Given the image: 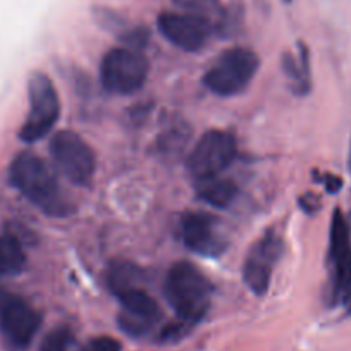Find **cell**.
I'll return each mask as SVG.
<instances>
[{
	"mask_svg": "<svg viewBox=\"0 0 351 351\" xmlns=\"http://www.w3.org/2000/svg\"><path fill=\"white\" fill-rule=\"evenodd\" d=\"M9 180L31 204L50 216H65L69 202L64 197L57 177L36 154L24 151L17 154L9 168Z\"/></svg>",
	"mask_w": 351,
	"mask_h": 351,
	"instance_id": "obj_1",
	"label": "cell"
},
{
	"mask_svg": "<svg viewBox=\"0 0 351 351\" xmlns=\"http://www.w3.org/2000/svg\"><path fill=\"white\" fill-rule=\"evenodd\" d=\"M165 298L184 322L194 324L208 314L211 304V283L191 263H177L165 280Z\"/></svg>",
	"mask_w": 351,
	"mask_h": 351,
	"instance_id": "obj_2",
	"label": "cell"
},
{
	"mask_svg": "<svg viewBox=\"0 0 351 351\" xmlns=\"http://www.w3.org/2000/svg\"><path fill=\"white\" fill-rule=\"evenodd\" d=\"M27 98H29V112L19 130L21 141L33 144L43 139L60 115V101H58L57 89L43 72L31 74L27 82Z\"/></svg>",
	"mask_w": 351,
	"mask_h": 351,
	"instance_id": "obj_3",
	"label": "cell"
},
{
	"mask_svg": "<svg viewBox=\"0 0 351 351\" xmlns=\"http://www.w3.org/2000/svg\"><path fill=\"white\" fill-rule=\"evenodd\" d=\"M259 60L247 48L226 50L204 74L206 88L218 96H233L249 86L256 75Z\"/></svg>",
	"mask_w": 351,
	"mask_h": 351,
	"instance_id": "obj_4",
	"label": "cell"
},
{
	"mask_svg": "<svg viewBox=\"0 0 351 351\" xmlns=\"http://www.w3.org/2000/svg\"><path fill=\"white\" fill-rule=\"evenodd\" d=\"M149 64L139 48H113L101 62V82L105 89L117 95H130L143 88Z\"/></svg>",
	"mask_w": 351,
	"mask_h": 351,
	"instance_id": "obj_5",
	"label": "cell"
},
{
	"mask_svg": "<svg viewBox=\"0 0 351 351\" xmlns=\"http://www.w3.org/2000/svg\"><path fill=\"white\" fill-rule=\"evenodd\" d=\"M55 167L74 185L88 187L95 177L96 161L91 147L72 130H60L50 143Z\"/></svg>",
	"mask_w": 351,
	"mask_h": 351,
	"instance_id": "obj_6",
	"label": "cell"
},
{
	"mask_svg": "<svg viewBox=\"0 0 351 351\" xmlns=\"http://www.w3.org/2000/svg\"><path fill=\"white\" fill-rule=\"evenodd\" d=\"M41 317L24 298L0 290V338L10 351H23L40 329Z\"/></svg>",
	"mask_w": 351,
	"mask_h": 351,
	"instance_id": "obj_7",
	"label": "cell"
},
{
	"mask_svg": "<svg viewBox=\"0 0 351 351\" xmlns=\"http://www.w3.org/2000/svg\"><path fill=\"white\" fill-rule=\"evenodd\" d=\"M237 156V141L225 130H209L199 139L187 160V168L195 180L218 177L233 163Z\"/></svg>",
	"mask_w": 351,
	"mask_h": 351,
	"instance_id": "obj_8",
	"label": "cell"
},
{
	"mask_svg": "<svg viewBox=\"0 0 351 351\" xmlns=\"http://www.w3.org/2000/svg\"><path fill=\"white\" fill-rule=\"evenodd\" d=\"M332 298L351 307V223L336 209L329 233Z\"/></svg>",
	"mask_w": 351,
	"mask_h": 351,
	"instance_id": "obj_9",
	"label": "cell"
},
{
	"mask_svg": "<svg viewBox=\"0 0 351 351\" xmlns=\"http://www.w3.org/2000/svg\"><path fill=\"white\" fill-rule=\"evenodd\" d=\"M182 240L192 252L204 257H218L228 247L225 232L218 219L208 213L191 211L182 216Z\"/></svg>",
	"mask_w": 351,
	"mask_h": 351,
	"instance_id": "obj_10",
	"label": "cell"
},
{
	"mask_svg": "<svg viewBox=\"0 0 351 351\" xmlns=\"http://www.w3.org/2000/svg\"><path fill=\"white\" fill-rule=\"evenodd\" d=\"M158 29L175 47L187 51H197L211 38L213 23L195 14L163 12L158 17Z\"/></svg>",
	"mask_w": 351,
	"mask_h": 351,
	"instance_id": "obj_11",
	"label": "cell"
},
{
	"mask_svg": "<svg viewBox=\"0 0 351 351\" xmlns=\"http://www.w3.org/2000/svg\"><path fill=\"white\" fill-rule=\"evenodd\" d=\"M281 254H283V242L274 232L266 233L250 249L243 264V281L252 293H266L269 288L271 273L280 261Z\"/></svg>",
	"mask_w": 351,
	"mask_h": 351,
	"instance_id": "obj_12",
	"label": "cell"
},
{
	"mask_svg": "<svg viewBox=\"0 0 351 351\" xmlns=\"http://www.w3.org/2000/svg\"><path fill=\"white\" fill-rule=\"evenodd\" d=\"M122 311L119 315V326L125 335L132 338L147 335L161 319L160 305L151 295L141 288H132L119 295Z\"/></svg>",
	"mask_w": 351,
	"mask_h": 351,
	"instance_id": "obj_13",
	"label": "cell"
},
{
	"mask_svg": "<svg viewBox=\"0 0 351 351\" xmlns=\"http://www.w3.org/2000/svg\"><path fill=\"white\" fill-rule=\"evenodd\" d=\"M197 195L208 204L215 208H228L237 197V185L226 178L211 177L204 180H197Z\"/></svg>",
	"mask_w": 351,
	"mask_h": 351,
	"instance_id": "obj_14",
	"label": "cell"
},
{
	"mask_svg": "<svg viewBox=\"0 0 351 351\" xmlns=\"http://www.w3.org/2000/svg\"><path fill=\"white\" fill-rule=\"evenodd\" d=\"M283 69L290 77L295 91L304 95L311 89V67H308V51L304 45H298L297 53L287 51L283 57Z\"/></svg>",
	"mask_w": 351,
	"mask_h": 351,
	"instance_id": "obj_15",
	"label": "cell"
},
{
	"mask_svg": "<svg viewBox=\"0 0 351 351\" xmlns=\"http://www.w3.org/2000/svg\"><path fill=\"white\" fill-rule=\"evenodd\" d=\"M26 254L19 240L12 235L0 237V278L16 276L24 269Z\"/></svg>",
	"mask_w": 351,
	"mask_h": 351,
	"instance_id": "obj_16",
	"label": "cell"
},
{
	"mask_svg": "<svg viewBox=\"0 0 351 351\" xmlns=\"http://www.w3.org/2000/svg\"><path fill=\"white\" fill-rule=\"evenodd\" d=\"M141 278H143V273L134 264L125 263V261L113 263L110 266L108 274H106L108 288L117 297L125 293V291L132 290V288H139Z\"/></svg>",
	"mask_w": 351,
	"mask_h": 351,
	"instance_id": "obj_17",
	"label": "cell"
},
{
	"mask_svg": "<svg viewBox=\"0 0 351 351\" xmlns=\"http://www.w3.org/2000/svg\"><path fill=\"white\" fill-rule=\"evenodd\" d=\"M173 3L180 7L184 12L206 17L211 23L223 19V16H225V10L219 5V0H173Z\"/></svg>",
	"mask_w": 351,
	"mask_h": 351,
	"instance_id": "obj_18",
	"label": "cell"
},
{
	"mask_svg": "<svg viewBox=\"0 0 351 351\" xmlns=\"http://www.w3.org/2000/svg\"><path fill=\"white\" fill-rule=\"evenodd\" d=\"M40 351H74V335L67 328H57L45 336Z\"/></svg>",
	"mask_w": 351,
	"mask_h": 351,
	"instance_id": "obj_19",
	"label": "cell"
},
{
	"mask_svg": "<svg viewBox=\"0 0 351 351\" xmlns=\"http://www.w3.org/2000/svg\"><path fill=\"white\" fill-rule=\"evenodd\" d=\"M122 346L117 341L115 338H110V336H98V338H93L82 346L81 351H120Z\"/></svg>",
	"mask_w": 351,
	"mask_h": 351,
	"instance_id": "obj_20",
	"label": "cell"
},
{
	"mask_svg": "<svg viewBox=\"0 0 351 351\" xmlns=\"http://www.w3.org/2000/svg\"><path fill=\"white\" fill-rule=\"evenodd\" d=\"M350 171H351V146H350Z\"/></svg>",
	"mask_w": 351,
	"mask_h": 351,
	"instance_id": "obj_21",
	"label": "cell"
}]
</instances>
